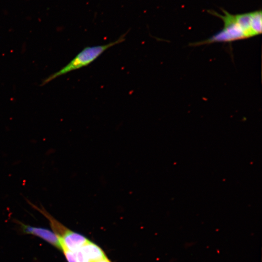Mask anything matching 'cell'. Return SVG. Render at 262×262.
Instances as JSON below:
<instances>
[{"label": "cell", "instance_id": "1", "mask_svg": "<svg viewBox=\"0 0 262 262\" xmlns=\"http://www.w3.org/2000/svg\"><path fill=\"white\" fill-rule=\"evenodd\" d=\"M61 250L67 262H111L99 246L80 234Z\"/></svg>", "mask_w": 262, "mask_h": 262}, {"label": "cell", "instance_id": "2", "mask_svg": "<svg viewBox=\"0 0 262 262\" xmlns=\"http://www.w3.org/2000/svg\"><path fill=\"white\" fill-rule=\"evenodd\" d=\"M125 35L126 33L121 35L116 40L106 44L89 46L83 48L66 65L45 79L42 84H45L54 79L72 71L89 65L107 49L123 42L125 40Z\"/></svg>", "mask_w": 262, "mask_h": 262}, {"label": "cell", "instance_id": "3", "mask_svg": "<svg viewBox=\"0 0 262 262\" xmlns=\"http://www.w3.org/2000/svg\"><path fill=\"white\" fill-rule=\"evenodd\" d=\"M17 222L20 225L22 230L24 233L32 234L41 238L60 250V245L58 238L54 232L46 229L32 227L30 225H25L20 222Z\"/></svg>", "mask_w": 262, "mask_h": 262}]
</instances>
